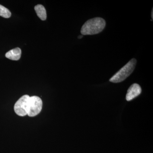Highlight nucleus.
<instances>
[{"label": "nucleus", "instance_id": "obj_9", "mask_svg": "<svg viewBox=\"0 0 153 153\" xmlns=\"http://www.w3.org/2000/svg\"><path fill=\"white\" fill-rule=\"evenodd\" d=\"M82 37H83V36H79V37H78V38L80 39V38H82Z\"/></svg>", "mask_w": 153, "mask_h": 153}, {"label": "nucleus", "instance_id": "obj_6", "mask_svg": "<svg viewBox=\"0 0 153 153\" xmlns=\"http://www.w3.org/2000/svg\"><path fill=\"white\" fill-rule=\"evenodd\" d=\"M22 50L19 48H16L6 53L5 56L10 60H18L21 58Z\"/></svg>", "mask_w": 153, "mask_h": 153}, {"label": "nucleus", "instance_id": "obj_7", "mask_svg": "<svg viewBox=\"0 0 153 153\" xmlns=\"http://www.w3.org/2000/svg\"><path fill=\"white\" fill-rule=\"evenodd\" d=\"M35 10L36 11L37 16L41 20L44 21L47 19V12L45 7L41 4L37 5L35 7Z\"/></svg>", "mask_w": 153, "mask_h": 153}, {"label": "nucleus", "instance_id": "obj_3", "mask_svg": "<svg viewBox=\"0 0 153 153\" xmlns=\"http://www.w3.org/2000/svg\"><path fill=\"white\" fill-rule=\"evenodd\" d=\"M43 102L40 97L36 96L31 97L28 103L27 115L33 117L39 114L42 108Z\"/></svg>", "mask_w": 153, "mask_h": 153}, {"label": "nucleus", "instance_id": "obj_2", "mask_svg": "<svg viewBox=\"0 0 153 153\" xmlns=\"http://www.w3.org/2000/svg\"><path fill=\"white\" fill-rule=\"evenodd\" d=\"M136 63L137 60L133 58L117 72L110 79L109 81L114 83L122 82L132 73L135 68Z\"/></svg>", "mask_w": 153, "mask_h": 153}, {"label": "nucleus", "instance_id": "obj_4", "mask_svg": "<svg viewBox=\"0 0 153 153\" xmlns=\"http://www.w3.org/2000/svg\"><path fill=\"white\" fill-rule=\"evenodd\" d=\"M30 97L25 95L22 97L14 105V111L18 115L24 117L27 115L28 103Z\"/></svg>", "mask_w": 153, "mask_h": 153}, {"label": "nucleus", "instance_id": "obj_5", "mask_svg": "<svg viewBox=\"0 0 153 153\" xmlns=\"http://www.w3.org/2000/svg\"><path fill=\"white\" fill-rule=\"evenodd\" d=\"M142 92L141 88L139 84L134 83L131 85L127 91L126 100L129 101L140 95Z\"/></svg>", "mask_w": 153, "mask_h": 153}, {"label": "nucleus", "instance_id": "obj_8", "mask_svg": "<svg viewBox=\"0 0 153 153\" xmlns=\"http://www.w3.org/2000/svg\"><path fill=\"white\" fill-rule=\"evenodd\" d=\"M11 13L8 9L0 4V16L3 18H9L10 17Z\"/></svg>", "mask_w": 153, "mask_h": 153}, {"label": "nucleus", "instance_id": "obj_1", "mask_svg": "<svg viewBox=\"0 0 153 153\" xmlns=\"http://www.w3.org/2000/svg\"><path fill=\"white\" fill-rule=\"evenodd\" d=\"M105 25V21L102 18L97 17L89 19L82 25L81 34L84 36L98 34L103 30Z\"/></svg>", "mask_w": 153, "mask_h": 153}, {"label": "nucleus", "instance_id": "obj_10", "mask_svg": "<svg viewBox=\"0 0 153 153\" xmlns=\"http://www.w3.org/2000/svg\"><path fill=\"white\" fill-rule=\"evenodd\" d=\"M153 9H152V19H153Z\"/></svg>", "mask_w": 153, "mask_h": 153}]
</instances>
